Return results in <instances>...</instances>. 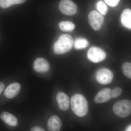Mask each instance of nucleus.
I'll return each mask as SVG.
<instances>
[{"label": "nucleus", "instance_id": "nucleus-1", "mask_svg": "<svg viewBox=\"0 0 131 131\" xmlns=\"http://www.w3.org/2000/svg\"><path fill=\"white\" fill-rule=\"evenodd\" d=\"M70 104L73 113L78 117H84L88 113V101L86 98L81 94H75L73 95L71 98Z\"/></svg>", "mask_w": 131, "mask_h": 131}, {"label": "nucleus", "instance_id": "nucleus-2", "mask_svg": "<svg viewBox=\"0 0 131 131\" xmlns=\"http://www.w3.org/2000/svg\"><path fill=\"white\" fill-rule=\"evenodd\" d=\"M73 43V38L70 35L63 34L60 35L53 46L54 53L57 55L65 54L71 50Z\"/></svg>", "mask_w": 131, "mask_h": 131}, {"label": "nucleus", "instance_id": "nucleus-3", "mask_svg": "<svg viewBox=\"0 0 131 131\" xmlns=\"http://www.w3.org/2000/svg\"><path fill=\"white\" fill-rule=\"evenodd\" d=\"M115 114L121 118H126L131 114V101L124 100L115 103L113 107Z\"/></svg>", "mask_w": 131, "mask_h": 131}, {"label": "nucleus", "instance_id": "nucleus-4", "mask_svg": "<svg viewBox=\"0 0 131 131\" xmlns=\"http://www.w3.org/2000/svg\"><path fill=\"white\" fill-rule=\"evenodd\" d=\"M87 57L90 61L95 63L100 62L106 58V52L99 47H92L89 50Z\"/></svg>", "mask_w": 131, "mask_h": 131}, {"label": "nucleus", "instance_id": "nucleus-5", "mask_svg": "<svg viewBox=\"0 0 131 131\" xmlns=\"http://www.w3.org/2000/svg\"><path fill=\"white\" fill-rule=\"evenodd\" d=\"M88 18L90 25L94 30L98 31L101 28L104 19L102 15L96 11H93L89 13Z\"/></svg>", "mask_w": 131, "mask_h": 131}, {"label": "nucleus", "instance_id": "nucleus-6", "mask_svg": "<svg viewBox=\"0 0 131 131\" xmlns=\"http://www.w3.org/2000/svg\"><path fill=\"white\" fill-rule=\"evenodd\" d=\"M96 79L100 84H109L112 81L113 74L110 70L106 68H102L96 72Z\"/></svg>", "mask_w": 131, "mask_h": 131}, {"label": "nucleus", "instance_id": "nucleus-7", "mask_svg": "<svg viewBox=\"0 0 131 131\" xmlns=\"http://www.w3.org/2000/svg\"><path fill=\"white\" fill-rule=\"evenodd\" d=\"M59 7L61 12L66 15H74L77 12V6L71 0H62Z\"/></svg>", "mask_w": 131, "mask_h": 131}, {"label": "nucleus", "instance_id": "nucleus-8", "mask_svg": "<svg viewBox=\"0 0 131 131\" xmlns=\"http://www.w3.org/2000/svg\"><path fill=\"white\" fill-rule=\"evenodd\" d=\"M34 70L38 73H45L50 69L49 62L46 59L43 58L36 59L33 64Z\"/></svg>", "mask_w": 131, "mask_h": 131}, {"label": "nucleus", "instance_id": "nucleus-9", "mask_svg": "<svg viewBox=\"0 0 131 131\" xmlns=\"http://www.w3.org/2000/svg\"><path fill=\"white\" fill-rule=\"evenodd\" d=\"M111 98L112 90L110 89L106 88L98 92L95 97L94 101L96 103H103L108 101Z\"/></svg>", "mask_w": 131, "mask_h": 131}, {"label": "nucleus", "instance_id": "nucleus-10", "mask_svg": "<svg viewBox=\"0 0 131 131\" xmlns=\"http://www.w3.org/2000/svg\"><path fill=\"white\" fill-rule=\"evenodd\" d=\"M21 86L18 83H13L9 84L4 92L5 96L7 98L12 99L16 97L20 90Z\"/></svg>", "mask_w": 131, "mask_h": 131}, {"label": "nucleus", "instance_id": "nucleus-11", "mask_svg": "<svg viewBox=\"0 0 131 131\" xmlns=\"http://www.w3.org/2000/svg\"><path fill=\"white\" fill-rule=\"evenodd\" d=\"M56 100L61 110L64 111L68 110L69 107L70 101L66 94L62 92H59L57 95Z\"/></svg>", "mask_w": 131, "mask_h": 131}, {"label": "nucleus", "instance_id": "nucleus-12", "mask_svg": "<svg viewBox=\"0 0 131 131\" xmlns=\"http://www.w3.org/2000/svg\"><path fill=\"white\" fill-rule=\"evenodd\" d=\"M62 123L59 117L57 115L52 116L47 122V129L50 131H58L60 130Z\"/></svg>", "mask_w": 131, "mask_h": 131}, {"label": "nucleus", "instance_id": "nucleus-13", "mask_svg": "<svg viewBox=\"0 0 131 131\" xmlns=\"http://www.w3.org/2000/svg\"><path fill=\"white\" fill-rule=\"evenodd\" d=\"M122 25L127 29L131 30V9L127 8L122 12L121 16Z\"/></svg>", "mask_w": 131, "mask_h": 131}, {"label": "nucleus", "instance_id": "nucleus-14", "mask_svg": "<svg viewBox=\"0 0 131 131\" xmlns=\"http://www.w3.org/2000/svg\"><path fill=\"white\" fill-rule=\"evenodd\" d=\"M0 118L2 120L10 126H15L18 124V120L16 117L7 112H3L0 115Z\"/></svg>", "mask_w": 131, "mask_h": 131}, {"label": "nucleus", "instance_id": "nucleus-15", "mask_svg": "<svg viewBox=\"0 0 131 131\" xmlns=\"http://www.w3.org/2000/svg\"><path fill=\"white\" fill-rule=\"evenodd\" d=\"M61 30L66 32H71L74 29V24L70 21H62L58 24Z\"/></svg>", "mask_w": 131, "mask_h": 131}, {"label": "nucleus", "instance_id": "nucleus-16", "mask_svg": "<svg viewBox=\"0 0 131 131\" xmlns=\"http://www.w3.org/2000/svg\"><path fill=\"white\" fill-rule=\"evenodd\" d=\"M88 41L86 39L83 38H78L75 40L74 45L77 50L85 49L89 45Z\"/></svg>", "mask_w": 131, "mask_h": 131}, {"label": "nucleus", "instance_id": "nucleus-17", "mask_svg": "<svg viewBox=\"0 0 131 131\" xmlns=\"http://www.w3.org/2000/svg\"><path fill=\"white\" fill-rule=\"evenodd\" d=\"M96 7L102 15H106L107 13L108 8L106 5L102 1H99L96 3Z\"/></svg>", "mask_w": 131, "mask_h": 131}, {"label": "nucleus", "instance_id": "nucleus-18", "mask_svg": "<svg viewBox=\"0 0 131 131\" xmlns=\"http://www.w3.org/2000/svg\"><path fill=\"white\" fill-rule=\"evenodd\" d=\"M122 72L127 77L131 79V63L125 62L122 66Z\"/></svg>", "mask_w": 131, "mask_h": 131}, {"label": "nucleus", "instance_id": "nucleus-19", "mask_svg": "<svg viewBox=\"0 0 131 131\" xmlns=\"http://www.w3.org/2000/svg\"><path fill=\"white\" fill-rule=\"evenodd\" d=\"M13 5V0H0V7L3 8H7Z\"/></svg>", "mask_w": 131, "mask_h": 131}, {"label": "nucleus", "instance_id": "nucleus-20", "mask_svg": "<svg viewBox=\"0 0 131 131\" xmlns=\"http://www.w3.org/2000/svg\"><path fill=\"white\" fill-rule=\"evenodd\" d=\"M122 93V90L120 88H116L112 91V98H115L119 96Z\"/></svg>", "mask_w": 131, "mask_h": 131}, {"label": "nucleus", "instance_id": "nucleus-21", "mask_svg": "<svg viewBox=\"0 0 131 131\" xmlns=\"http://www.w3.org/2000/svg\"><path fill=\"white\" fill-rule=\"evenodd\" d=\"M108 6L111 7H115L118 5L120 0H104Z\"/></svg>", "mask_w": 131, "mask_h": 131}, {"label": "nucleus", "instance_id": "nucleus-22", "mask_svg": "<svg viewBox=\"0 0 131 131\" xmlns=\"http://www.w3.org/2000/svg\"><path fill=\"white\" fill-rule=\"evenodd\" d=\"M31 131H43L45 130L43 129H42L41 127H39L35 126L33 127L31 129Z\"/></svg>", "mask_w": 131, "mask_h": 131}, {"label": "nucleus", "instance_id": "nucleus-23", "mask_svg": "<svg viewBox=\"0 0 131 131\" xmlns=\"http://www.w3.org/2000/svg\"><path fill=\"white\" fill-rule=\"evenodd\" d=\"M26 0H13L14 5L21 4L25 2Z\"/></svg>", "mask_w": 131, "mask_h": 131}, {"label": "nucleus", "instance_id": "nucleus-24", "mask_svg": "<svg viewBox=\"0 0 131 131\" xmlns=\"http://www.w3.org/2000/svg\"><path fill=\"white\" fill-rule=\"evenodd\" d=\"M5 88V84L1 82H0V94L2 93Z\"/></svg>", "mask_w": 131, "mask_h": 131}, {"label": "nucleus", "instance_id": "nucleus-25", "mask_svg": "<svg viewBox=\"0 0 131 131\" xmlns=\"http://www.w3.org/2000/svg\"><path fill=\"white\" fill-rule=\"evenodd\" d=\"M126 131H131V125L127 127V128L126 129Z\"/></svg>", "mask_w": 131, "mask_h": 131}]
</instances>
